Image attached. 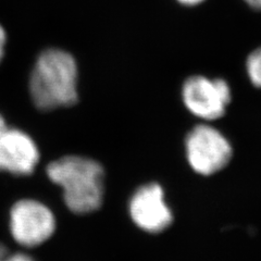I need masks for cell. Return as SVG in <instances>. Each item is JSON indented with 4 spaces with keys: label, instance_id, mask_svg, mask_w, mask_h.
I'll list each match as a JSON object with an SVG mask.
<instances>
[{
    "label": "cell",
    "instance_id": "obj_1",
    "mask_svg": "<svg viewBox=\"0 0 261 261\" xmlns=\"http://www.w3.org/2000/svg\"><path fill=\"white\" fill-rule=\"evenodd\" d=\"M30 93L36 107L51 110L77 101V65L61 49H48L38 57L30 79Z\"/></svg>",
    "mask_w": 261,
    "mask_h": 261
},
{
    "label": "cell",
    "instance_id": "obj_2",
    "mask_svg": "<svg viewBox=\"0 0 261 261\" xmlns=\"http://www.w3.org/2000/svg\"><path fill=\"white\" fill-rule=\"evenodd\" d=\"M49 178L63 189L67 207L75 214H91L103 200L105 172L100 163L80 156H67L49 163Z\"/></svg>",
    "mask_w": 261,
    "mask_h": 261
},
{
    "label": "cell",
    "instance_id": "obj_3",
    "mask_svg": "<svg viewBox=\"0 0 261 261\" xmlns=\"http://www.w3.org/2000/svg\"><path fill=\"white\" fill-rule=\"evenodd\" d=\"M191 168L201 175L222 170L232 158V146L219 129L207 124L195 126L185 141Z\"/></svg>",
    "mask_w": 261,
    "mask_h": 261
},
{
    "label": "cell",
    "instance_id": "obj_4",
    "mask_svg": "<svg viewBox=\"0 0 261 261\" xmlns=\"http://www.w3.org/2000/svg\"><path fill=\"white\" fill-rule=\"evenodd\" d=\"M231 96L230 86L222 79L195 75L187 79L182 88L186 108L194 116L206 121L223 117Z\"/></svg>",
    "mask_w": 261,
    "mask_h": 261
},
{
    "label": "cell",
    "instance_id": "obj_5",
    "mask_svg": "<svg viewBox=\"0 0 261 261\" xmlns=\"http://www.w3.org/2000/svg\"><path fill=\"white\" fill-rule=\"evenodd\" d=\"M56 227L53 212L36 200L16 202L10 214L13 239L27 247L37 246L54 234Z\"/></svg>",
    "mask_w": 261,
    "mask_h": 261
},
{
    "label": "cell",
    "instance_id": "obj_6",
    "mask_svg": "<svg viewBox=\"0 0 261 261\" xmlns=\"http://www.w3.org/2000/svg\"><path fill=\"white\" fill-rule=\"evenodd\" d=\"M128 211L133 222L148 233L165 231L173 221L163 190L157 183L140 187L129 200Z\"/></svg>",
    "mask_w": 261,
    "mask_h": 261
},
{
    "label": "cell",
    "instance_id": "obj_7",
    "mask_svg": "<svg viewBox=\"0 0 261 261\" xmlns=\"http://www.w3.org/2000/svg\"><path fill=\"white\" fill-rule=\"evenodd\" d=\"M38 159L37 147L29 135L7 126L0 132V171L29 175L34 171Z\"/></svg>",
    "mask_w": 261,
    "mask_h": 261
},
{
    "label": "cell",
    "instance_id": "obj_8",
    "mask_svg": "<svg viewBox=\"0 0 261 261\" xmlns=\"http://www.w3.org/2000/svg\"><path fill=\"white\" fill-rule=\"evenodd\" d=\"M246 70L251 83L261 88V48L249 55L246 61Z\"/></svg>",
    "mask_w": 261,
    "mask_h": 261
},
{
    "label": "cell",
    "instance_id": "obj_9",
    "mask_svg": "<svg viewBox=\"0 0 261 261\" xmlns=\"http://www.w3.org/2000/svg\"><path fill=\"white\" fill-rule=\"evenodd\" d=\"M0 261H35L32 257L22 252H12L8 251V249L0 244Z\"/></svg>",
    "mask_w": 261,
    "mask_h": 261
},
{
    "label": "cell",
    "instance_id": "obj_10",
    "mask_svg": "<svg viewBox=\"0 0 261 261\" xmlns=\"http://www.w3.org/2000/svg\"><path fill=\"white\" fill-rule=\"evenodd\" d=\"M6 40H7L6 32H5L4 28L0 25V61H2L3 56H4V49H5V45H6Z\"/></svg>",
    "mask_w": 261,
    "mask_h": 261
},
{
    "label": "cell",
    "instance_id": "obj_11",
    "mask_svg": "<svg viewBox=\"0 0 261 261\" xmlns=\"http://www.w3.org/2000/svg\"><path fill=\"white\" fill-rule=\"evenodd\" d=\"M244 2L254 9L261 11V0H244Z\"/></svg>",
    "mask_w": 261,
    "mask_h": 261
},
{
    "label": "cell",
    "instance_id": "obj_12",
    "mask_svg": "<svg viewBox=\"0 0 261 261\" xmlns=\"http://www.w3.org/2000/svg\"><path fill=\"white\" fill-rule=\"evenodd\" d=\"M178 3H181L182 5L185 6H196V5H199L200 3H202L203 0H177Z\"/></svg>",
    "mask_w": 261,
    "mask_h": 261
},
{
    "label": "cell",
    "instance_id": "obj_13",
    "mask_svg": "<svg viewBox=\"0 0 261 261\" xmlns=\"http://www.w3.org/2000/svg\"><path fill=\"white\" fill-rule=\"evenodd\" d=\"M6 127V123H5V120L3 119V117L0 116V132Z\"/></svg>",
    "mask_w": 261,
    "mask_h": 261
}]
</instances>
